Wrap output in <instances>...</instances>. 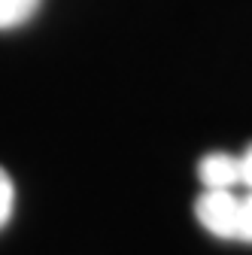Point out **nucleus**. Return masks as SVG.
I'll return each mask as SVG.
<instances>
[{
    "label": "nucleus",
    "mask_w": 252,
    "mask_h": 255,
    "mask_svg": "<svg viewBox=\"0 0 252 255\" xmlns=\"http://www.w3.org/2000/svg\"><path fill=\"white\" fill-rule=\"evenodd\" d=\"M237 210L240 198L228 188H204V195L195 201L198 222L219 240H237Z\"/></svg>",
    "instance_id": "1"
},
{
    "label": "nucleus",
    "mask_w": 252,
    "mask_h": 255,
    "mask_svg": "<svg viewBox=\"0 0 252 255\" xmlns=\"http://www.w3.org/2000/svg\"><path fill=\"white\" fill-rule=\"evenodd\" d=\"M198 176H201L204 188H228V191H234L240 185V158L228 155V152H210V155L201 158Z\"/></svg>",
    "instance_id": "2"
},
{
    "label": "nucleus",
    "mask_w": 252,
    "mask_h": 255,
    "mask_svg": "<svg viewBox=\"0 0 252 255\" xmlns=\"http://www.w3.org/2000/svg\"><path fill=\"white\" fill-rule=\"evenodd\" d=\"M37 6H40V0H0V30L24 24Z\"/></svg>",
    "instance_id": "3"
},
{
    "label": "nucleus",
    "mask_w": 252,
    "mask_h": 255,
    "mask_svg": "<svg viewBox=\"0 0 252 255\" xmlns=\"http://www.w3.org/2000/svg\"><path fill=\"white\" fill-rule=\"evenodd\" d=\"M12 204H15V188H12V179L9 173L0 167V228L9 222L12 216Z\"/></svg>",
    "instance_id": "4"
},
{
    "label": "nucleus",
    "mask_w": 252,
    "mask_h": 255,
    "mask_svg": "<svg viewBox=\"0 0 252 255\" xmlns=\"http://www.w3.org/2000/svg\"><path fill=\"white\" fill-rule=\"evenodd\" d=\"M237 240L252 243V191L246 198H240V210H237Z\"/></svg>",
    "instance_id": "5"
},
{
    "label": "nucleus",
    "mask_w": 252,
    "mask_h": 255,
    "mask_svg": "<svg viewBox=\"0 0 252 255\" xmlns=\"http://www.w3.org/2000/svg\"><path fill=\"white\" fill-rule=\"evenodd\" d=\"M240 185H246L252 191V146L240 155Z\"/></svg>",
    "instance_id": "6"
}]
</instances>
